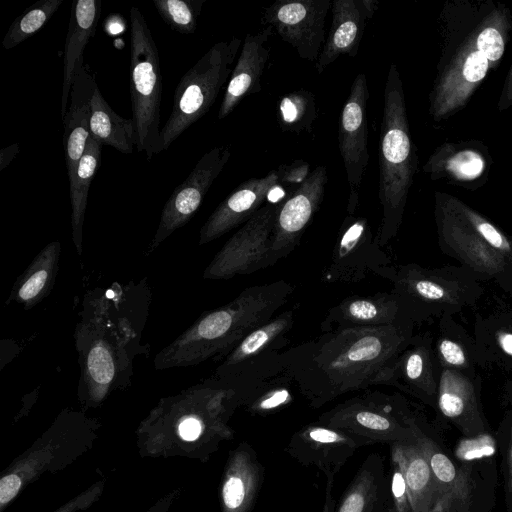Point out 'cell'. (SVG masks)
I'll return each instance as SVG.
<instances>
[{"label": "cell", "instance_id": "obj_38", "mask_svg": "<svg viewBox=\"0 0 512 512\" xmlns=\"http://www.w3.org/2000/svg\"><path fill=\"white\" fill-rule=\"evenodd\" d=\"M494 452L495 442L490 435L484 432L462 439L455 450L456 456L466 461L488 457Z\"/></svg>", "mask_w": 512, "mask_h": 512}, {"label": "cell", "instance_id": "obj_48", "mask_svg": "<svg viewBox=\"0 0 512 512\" xmlns=\"http://www.w3.org/2000/svg\"><path fill=\"white\" fill-rule=\"evenodd\" d=\"M179 491H172L157 501L147 512H168Z\"/></svg>", "mask_w": 512, "mask_h": 512}, {"label": "cell", "instance_id": "obj_27", "mask_svg": "<svg viewBox=\"0 0 512 512\" xmlns=\"http://www.w3.org/2000/svg\"><path fill=\"white\" fill-rule=\"evenodd\" d=\"M59 241L47 244L15 281L8 303L30 309L46 298L54 287L60 261Z\"/></svg>", "mask_w": 512, "mask_h": 512}, {"label": "cell", "instance_id": "obj_24", "mask_svg": "<svg viewBox=\"0 0 512 512\" xmlns=\"http://www.w3.org/2000/svg\"><path fill=\"white\" fill-rule=\"evenodd\" d=\"M391 457L403 473L411 512H430L442 496L419 445L416 441L393 443Z\"/></svg>", "mask_w": 512, "mask_h": 512}, {"label": "cell", "instance_id": "obj_30", "mask_svg": "<svg viewBox=\"0 0 512 512\" xmlns=\"http://www.w3.org/2000/svg\"><path fill=\"white\" fill-rule=\"evenodd\" d=\"M102 145L89 137L84 154L70 180L72 240L79 256L83 251V224L90 184L97 172L101 159Z\"/></svg>", "mask_w": 512, "mask_h": 512}, {"label": "cell", "instance_id": "obj_9", "mask_svg": "<svg viewBox=\"0 0 512 512\" xmlns=\"http://www.w3.org/2000/svg\"><path fill=\"white\" fill-rule=\"evenodd\" d=\"M240 45L236 37L217 42L181 77L171 114L161 129L162 150L210 110L231 76Z\"/></svg>", "mask_w": 512, "mask_h": 512}, {"label": "cell", "instance_id": "obj_35", "mask_svg": "<svg viewBox=\"0 0 512 512\" xmlns=\"http://www.w3.org/2000/svg\"><path fill=\"white\" fill-rule=\"evenodd\" d=\"M292 382L283 375L273 378L258 387L244 404L256 413H266L277 410L293 400L290 389Z\"/></svg>", "mask_w": 512, "mask_h": 512}, {"label": "cell", "instance_id": "obj_17", "mask_svg": "<svg viewBox=\"0 0 512 512\" xmlns=\"http://www.w3.org/2000/svg\"><path fill=\"white\" fill-rule=\"evenodd\" d=\"M369 90L364 73L354 79L344 103L338 126V144L350 188L347 212L354 214L359 202V189L367 168L368 126L367 102Z\"/></svg>", "mask_w": 512, "mask_h": 512}, {"label": "cell", "instance_id": "obj_14", "mask_svg": "<svg viewBox=\"0 0 512 512\" xmlns=\"http://www.w3.org/2000/svg\"><path fill=\"white\" fill-rule=\"evenodd\" d=\"M320 422L362 443L413 442L419 430L411 418L394 415L389 405L378 403L376 394L346 400L323 414Z\"/></svg>", "mask_w": 512, "mask_h": 512}, {"label": "cell", "instance_id": "obj_26", "mask_svg": "<svg viewBox=\"0 0 512 512\" xmlns=\"http://www.w3.org/2000/svg\"><path fill=\"white\" fill-rule=\"evenodd\" d=\"M390 385L410 391L423 399L437 394L438 382L428 339L413 336L394 363Z\"/></svg>", "mask_w": 512, "mask_h": 512}, {"label": "cell", "instance_id": "obj_37", "mask_svg": "<svg viewBox=\"0 0 512 512\" xmlns=\"http://www.w3.org/2000/svg\"><path fill=\"white\" fill-rule=\"evenodd\" d=\"M468 218L477 235L502 255L512 266V242L491 223L477 215L469 213Z\"/></svg>", "mask_w": 512, "mask_h": 512}, {"label": "cell", "instance_id": "obj_2", "mask_svg": "<svg viewBox=\"0 0 512 512\" xmlns=\"http://www.w3.org/2000/svg\"><path fill=\"white\" fill-rule=\"evenodd\" d=\"M146 284L96 288L83 298L74 333L80 378L78 396L87 408L100 405L113 391L130 384L150 298L136 307Z\"/></svg>", "mask_w": 512, "mask_h": 512}, {"label": "cell", "instance_id": "obj_7", "mask_svg": "<svg viewBox=\"0 0 512 512\" xmlns=\"http://www.w3.org/2000/svg\"><path fill=\"white\" fill-rule=\"evenodd\" d=\"M130 18L129 86L136 148L147 160L162 152L160 107L162 75L159 52L145 17L132 6Z\"/></svg>", "mask_w": 512, "mask_h": 512}, {"label": "cell", "instance_id": "obj_1", "mask_svg": "<svg viewBox=\"0 0 512 512\" xmlns=\"http://www.w3.org/2000/svg\"><path fill=\"white\" fill-rule=\"evenodd\" d=\"M413 326L405 322L322 333L280 353L282 375L316 408L351 391L390 385Z\"/></svg>", "mask_w": 512, "mask_h": 512}, {"label": "cell", "instance_id": "obj_45", "mask_svg": "<svg viewBox=\"0 0 512 512\" xmlns=\"http://www.w3.org/2000/svg\"><path fill=\"white\" fill-rule=\"evenodd\" d=\"M506 468L507 506L512 511V431L507 451Z\"/></svg>", "mask_w": 512, "mask_h": 512}, {"label": "cell", "instance_id": "obj_36", "mask_svg": "<svg viewBox=\"0 0 512 512\" xmlns=\"http://www.w3.org/2000/svg\"><path fill=\"white\" fill-rule=\"evenodd\" d=\"M377 485L373 473L360 471L346 491L336 512H371L376 500Z\"/></svg>", "mask_w": 512, "mask_h": 512}, {"label": "cell", "instance_id": "obj_13", "mask_svg": "<svg viewBox=\"0 0 512 512\" xmlns=\"http://www.w3.org/2000/svg\"><path fill=\"white\" fill-rule=\"evenodd\" d=\"M369 273L389 280L394 266L377 243L368 220L347 214L337 235L326 278L335 283L352 284L364 280Z\"/></svg>", "mask_w": 512, "mask_h": 512}, {"label": "cell", "instance_id": "obj_8", "mask_svg": "<svg viewBox=\"0 0 512 512\" xmlns=\"http://www.w3.org/2000/svg\"><path fill=\"white\" fill-rule=\"evenodd\" d=\"M298 305L250 332L222 358L210 378L234 389L242 403L265 382L282 375L280 353L295 323Z\"/></svg>", "mask_w": 512, "mask_h": 512}, {"label": "cell", "instance_id": "obj_3", "mask_svg": "<svg viewBox=\"0 0 512 512\" xmlns=\"http://www.w3.org/2000/svg\"><path fill=\"white\" fill-rule=\"evenodd\" d=\"M242 404L238 393L208 378L162 398L141 422L138 440L144 454L208 456L232 437L228 421Z\"/></svg>", "mask_w": 512, "mask_h": 512}, {"label": "cell", "instance_id": "obj_5", "mask_svg": "<svg viewBox=\"0 0 512 512\" xmlns=\"http://www.w3.org/2000/svg\"><path fill=\"white\" fill-rule=\"evenodd\" d=\"M403 96L397 68L392 64L385 84L379 140L378 196L382 219L376 241L380 247L388 244L399 230L412 180V150Z\"/></svg>", "mask_w": 512, "mask_h": 512}, {"label": "cell", "instance_id": "obj_32", "mask_svg": "<svg viewBox=\"0 0 512 512\" xmlns=\"http://www.w3.org/2000/svg\"><path fill=\"white\" fill-rule=\"evenodd\" d=\"M316 117L315 97L310 91H293L279 102L278 122L283 131L296 134L309 131Z\"/></svg>", "mask_w": 512, "mask_h": 512}, {"label": "cell", "instance_id": "obj_18", "mask_svg": "<svg viewBox=\"0 0 512 512\" xmlns=\"http://www.w3.org/2000/svg\"><path fill=\"white\" fill-rule=\"evenodd\" d=\"M326 184L327 169L318 166L282 199L272 233V254L276 263L287 257L300 243L323 201Z\"/></svg>", "mask_w": 512, "mask_h": 512}, {"label": "cell", "instance_id": "obj_21", "mask_svg": "<svg viewBox=\"0 0 512 512\" xmlns=\"http://www.w3.org/2000/svg\"><path fill=\"white\" fill-rule=\"evenodd\" d=\"M272 32L271 26H265L257 33L245 36L219 108V120L228 116L246 96L261 90V78L270 58L267 43Z\"/></svg>", "mask_w": 512, "mask_h": 512}, {"label": "cell", "instance_id": "obj_6", "mask_svg": "<svg viewBox=\"0 0 512 512\" xmlns=\"http://www.w3.org/2000/svg\"><path fill=\"white\" fill-rule=\"evenodd\" d=\"M99 423L84 412L65 409L51 426L0 478V512L19 493L45 473H55L87 452L97 438Z\"/></svg>", "mask_w": 512, "mask_h": 512}, {"label": "cell", "instance_id": "obj_46", "mask_svg": "<svg viewBox=\"0 0 512 512\" xmlns=\"http://www.w3.org/2000/svg\"><path fill=\"white\" fill-rule=\"evenodd\" d=\"M496 347L505 355L512 357V332L498 330L495 336Z\"/></svg>", "mask_w": 512, "mask_h": 512}, {"label": "cell", "instance_id": "obj_4", "mask_svg": "<svg viewBox=\"0 0 512 512\" xmlns=\"http://www.w3.org/2000/svg\"><path fill=\"white\" fill-rule=\"evenodd\" d=\"M294 286L283 280L244 289L229 303L209 310L154 358L156 370L220 361L250 332L267 323L287 303Z\"/></svg>", "mask_w": 512, "mask_h": 512}, {"label": "cell", "instance_id": "obj_40", "mask_svg": "<svg viewBox=\"0 0 512 512\" xmlns=\"http://www.w3.org/2000/svg\"><path fill=\"white\" fill-rule=\"evenodd\" d=\"M105 481H98L61 505L53 512H80L91 507L99 500L104 491Z\"/></svg>", "mask_w": 512, "mask_h": 512}, {"label": "cell", "instance_id": "obj_23", "mask_svg": "<svg viewBox=\"0 0 512 512\" xmlns=\"http://www.w3.org/2000/svg\"><path fill=\"white\" fill-rule=\"evenodd\" d=\"M100 13V0H75L72 4L63 55L62 120L68 109L76 74L84 66V49L96 33Z\"/></svg>", "mask_w": 512, "mask_h": 512}, {"label": "cell", "instance_id": "obj_12", "mask_svg": "<svg viewBox=\"0 0 512 512\" xmlns=\"http://www.w3.org/2000/svg\"><path fill=\"white\" fill-rule=\"evenodd\" d=\"M310 174L309 163L297 160L281 165L261 178H251L227 196L212 212L199 232V245L207 244L247 222L270 193L283 185H300Z\"/></svg>", "mask_w": 512, "mask_h": 512}, {"label": "cell", "instance_id": "obj_49", "mask_svg": "<svg viewBox=\"0 0 512 512\" xmlns=\"http://www.w3.org/2000/svg\"><path fill=\"white\" fill-rule=\"evenodd\" d=\"M451 506V499L449 496H442L434 505L430 512H448Z\"/></svg>", "mask_w": 512, "mask_h": 512}, {"label": "cell", "instance_id": "obj_43", "mask_svg": "<svg viewBox=\"0 0 512 512\" xmlns=\"http://www.w3.org/2000/svg\"><path fill=\"white\" fill-rule=\"evenodd\" d=\"M488 69L487 58L478 50L471 52L463 66V78L468 83H474L482 80Z\"/></svg>", "mask_w": 512, "mask_h": 512}, {"label": "cell", "instance_id": "obj_20", "mask_svg": "<svg viewBox=\"0 0 512 512\" xmlns=\"http://www.w3.org/2000/svg\"><path fill=\"white\" fill-rule=\"evenodd\" d=\"M377 0H335L332 2V21L315 68L318 73L345 54L355 57L365 27L378 9Z\"/></svg>", "mask_w": 512, "mask_h": 512}, {"label": "cell", "instance_id": "obj_16", "mask_svg": "<svg viewBox=\"0 0 512 512\" xmlns=\"http://www.w3.org/2000/svg\"><path fill=\"white\" fill-rule=\"evenodd\" d=\"M330 0H279L264 10L262 22L308 61H317L325 42Z\"/></svg>", "mask_w": 512, "mask_h": 512}, {"label": "cell", "instance_id": "obj_28", "mask_svg": "<svg viewBox=\"0 0 512 512\" xmlns=\"http://www.w3.org/2000/svg\"><path fill=\"white\" fill-rule=\"evenodd\" d=\"M260 482L259 467L245 448L238 447L227 462L220 499L223 512H248Z\"/></svg>", "mask_w": 512, "mask_h": 512}, {"label": "cell", "instance_id": "obj_11", "mask_svg": "<svg viewBox=\"0 0 512 512\" xmlns=\"http://www.w3.org/2000/svg\"><path fill=\"white\" fill-rule=\"evenodd\" d=\"M282 200L265 204L216 253L203 272L208 280H226L273 266L272 233Z\"/></svg>", "mask_w": 512, "mask_h": 512}, {"label": "cell", "instance_id": "obj_25", "mask_svg": "<svg viewBox=\"0 0 512 512\" xmlns=\"http://www.w3.org/2000/svg\"><path fill=\"white\" fill-rule=\"evenodd\" d=\"M441 413L467 436L483 433L484 423L470 381L454 369L443 370L437 387Z\"/></svg>", "mask_w": 512, "mask_h": 512}, {"label": "cell", "instance_id": "obj_42", "mask_svg": "<svg viewBox=\"0 0 512 512\" xmlns=\"http://www.w3.org/2000/svg\"><path fill=\"white\" fill-rule=\"evenodd\" d=\"M438 353L441 360L454 368L469 366L463 347L451 338H442L438 343Z\"/></svg>", "mask_w": 512, "mask_h": 512}, {"label": "cell", "instance_id": "obj_34", "mask_svg": "<svg viewBox=\"0 0 512 512\" xmlns=\"http://www.w3.org/2000/svg\"><path fill=\"white\" fill-rule=\"evenodd\" d=\"M165 23L181 34H192L205 0H152Z\"/></svg>", "mask_w": 512, "mask_h": 512}, {"label": "cell", "instance_id": "obj_44", "mask_svg": "<svg viewBox=\"0 0 512 512\" xmlns=\"http://www.w3.org/2000/svg\"><path fill=\"white\" fill-rule=\"evenodd\" d=\"M392 462V494L396 511L409 512L411 511V508L408 500L407 488L403 473L399 465L395 461Z\"/></svg>", "mask_w": 512, "mask_h": 512}, {"label": "cell", "instance_id": "obj_39", "mask_svg": "<svg viewBox=\"0 0 512 512\" xmlns=\"http://www.w3.org/2000/svg\"><path fill=\"white\" fill-rule=\"evenodd\" d=\"M483 160L475 152L465 151L454 156L449 164V168L456 176L460 178H474L483 170Z\"/></svg>", "mask_w": 512, "mask_h": 512}, {"label": "cell", "instance_id": "obj_22", "mask_svg": "<svg viewBox=\"0 0 512 512\" xmlns=\"http://www.w3.org/2000/svg\"><path fill=\"white\" fill-rule=\"evenodd\" d=\"M97 85L95 74L86 65L76 74L70 103L63 118V146L69 181L73 179L90 137V102Z\"/></svg>", "mask_w": 512, "mask_h": 512}, {"label": "cell", "instance_id": "obj_19", "mask_svg": "<svg viewBox=\"0 0 512 512\" xmlns=\"http://www.w3.org/2000/svg\"><path fill=\"white\" fill-rule=\"evenodd\" d=\"M412 322L390 292L352 295L331 307L320 324L322 333L351 328L389 326Z\"/></svg>", "mask_w": 512, "mask_h": 512}, {"label": "cell", "instance_id": "obj_41", "mask_svg": "<svg viewBox=\"0 0 512 512\" xmlns=\"http://www.w3.org/2000/svg\"><path fill=\"white\" fill-rule=\"evenodd\" d=\"M477 48L487 60H498L504 51L503 39L495 28L484 29L477 38Z\"/></svg>", "mask_w": 512, "mask_h": 512}, {"label": "cell", "instance_id": "obj_15", "mask_svg": "<svg viewBox=\"0 0 512 512\" xmlns=\"http://www.w3.org/2000/svg\"><path fill=\"white\" fill-rule=\"evenodd\" d=\"M230 156L231 150L228 146H216L198 160L187 178L174 189L166 201L157 230L144 255L153 253L174 231L189 222Z\"/></svg>", "mask_w": 512, "mask_h": 512}, {"label": "cell", "instance_id": "obj_29", "mask_svg": "<svg viewBox=\"0 0 512 512\" xmlns=\"http://www.w3.org/2000/svg\"><path fill=\"white\" fill-rule=\"evenodd\" d=\"M89 129L90 136L101 145L111 146L121 153H132L136 145L133 120L117 114L103 98L97 85L90 102Z\"/></svg>", "mask_w": 512, "mask_h": 512}, {"label": "cell", "instance_id": "obj_33", "mask_svg": "<svg viewBox=\"0 0 512 512\" xmlns=\"http://www.w3.org/2000/svg\"><path fill=\"white\" fill-rule=\"evenodd\" d=\"M63 0H40L18 16L8 28L2 46L12 49L37 33L55 14Z\"/></svg>", "mask_w": 512, "mask_h": 512}, {"label": "cell", "instance_id": "obj_10", "mask_svg": "<svg viewBox=\"0 0 512 512\" xmlns=\"http://www.w3.org/2000/svg\"><path fill=\"white\" fill-rule=\"evenodd\" d=\"M461 276H447L444 269H427L416 264L394 266L389 279L391 292L408 319L414 324L430 316L456 311L471 302L464 297Z\"/></svg>", "mask_w": 512, "mask_h": 512}, {"label": "cell", "instance_id": "obj_47", "mask_svg": "<svg viewBox=\"0 0 512 512\" xmlns=\"http://www.w3.org/2000/svg\"><path fill=\"white\" fill-rule=\"evenodd\" d=\"M19 152V144L14 143L7 147H4L0 151V170L6 168V166L15 158Z\"/></svg>", "mask_w": 512, "mask_h": 512}, {"label": "cell", "instance_id": "obj_31", "mask_svg": "<svg viewBox=\"0 0 512 512\" xmlns=\"http://www.w3.org/2000/svg\"><path fill=\"white\" fill-rule=\"evenodd\" d=\"M416 443L423 451L438 484L441 496H449L450 509L456 504L464 506L470 496L469 479L466 471H458L453 462L420 429Z\"/></svg>", "mask_w": 512, "mask_h": 512}]
</instances>
